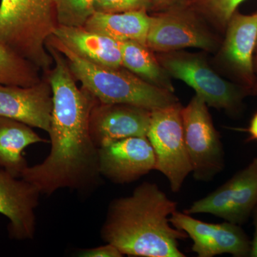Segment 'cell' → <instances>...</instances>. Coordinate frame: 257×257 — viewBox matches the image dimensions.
I'll list each match as a JSON object with an SVG mask.
<instances>
[{"label":"cell","mask_w":257,"mask_h":257,"mask_svg":"<svg viewBox=\"0 0 257 257\" xmlns=\"http://www.w3.org/2000/svg\"><path fill=\"white\" fill-rule=\"evenodd\" d=\"M52 57L50 154L41 163L28 166L21 178L47 195L61 189L86 192L97 186L101 177L98 148L89 133V116L97 100L79 89L62 54L54 52Z\"/></svg>","instance_id":"obj_1"},{"label":"cell","mask_w":257,"mask_h":257,"mask_svg":"<svg viewBox=\"0 0 257 257\" xmlns=\"http://www.w3.org/2000/svg\"><path fill=\"white\" fill-rule=\"evenodd\" d=\"M177 207V203L156 184L144 182L131 195L111 203L101 228V239L114 245L123 255L184 257L179 241L188 236L170 221Z\"/></svg>","instance_id":"obj_2"},{"label":"cell","mask_w":257,"mask_h":257,"mask_svg":"<svg viewBox=\"0 0 257 257\" xmlns=\"http://www.w3.org/2000/svg\"><path fill=\"white\" fill-rule=\"evenodd\" d=\"M47 42L65 57L74 78L99 102L132 104L151 111L178 102L173 92L153 85L130 71L84 60L53 35Z\"/></svg>","instance_id":"obj_3"},{"label":"cell","mask_w":257,"mask_h":257,"mask_svg":"<svg viewBox=\"0 0 257 257\" xmlns=\"http://www.w3.org/2000/svg\"><path fill=\"white\" fill-rule=\"evenodd\" d=\"M55 22V0L0 1V42L40 70H50L54 64L46 43Z\"/></svg>","instance_id":"obj_4"},{"label":"cell","mask_w":257,"mask_h":257,"mask_svg":"<svg viewBox=\"0 0 257 257\" xmlns=\"http://www.w3.org/2000/svg\"><path fill=\"white\" fill-rule=\"evenodd\" d=\"M182 108L177 102L152 110L147 135L155 153V170L167 177L175 193L192 170L184 140Z\"/></svg>","instance_id":"obj_5"},{"label":"cell","mask_w":257,"mask_h":257,"mask_svg":"<svg viewBox=\"0 0 257 257\" xmlns=\"http://www.w3.org/2000/svg\"><path fill=\"white\" fill-rule=\"evenodd\" d=\"M184 140L193 177L209 182L224 170V152L205 101L195 95L182 108Z\"/></svg>","instance_id":"obj_6"},{"label":"cell","mask_w":257,"mask_h":257,"mask_svg":"<svg viewBox=\"0 0 257 257\" xmlns=\"http://www.w3.org/2000/svg\"><path fill=\"white\" fill-rule=\"evenodd\" d=\"M158 61L167 74L192 87L208 106L230 113L241 109L244 92L221 77L200 57L167 52L162 53Z\"/></svg>","instance_id":"obj_7"},{"label":"cell","mask_w":257,"mask_h":257,"mask_svg":"<svg viewBox=\"0 0 257 257\" xmlns=\"http://www.w3.org/2000/svg\"><path fill=\"white\" fill-rule=\"evenodd\" d=\"M256 206L257 157L215 191L193 203L184 213L209 214L240 226Z\"/></svg>","instance_id":"obj_8"},{"label":"cell","mask_w":257,"mask_h":257,"mask_svg":"<svg viewBox=\"0 0 257 257\" xmlns=\"http://www.w3.org/2000/svg\"><path fill=\"white\" fill-rule=\"evenodd\" d=\"M190 8H177L151 16L147 47L160 53L184 48L211 50L215 41Z\"/></svg>","instance_id":"obj_9"},{"label":"cell","mask_w":257,"mask_h":257,"mask_svg":"<svg viewBox=\"0 0 257 257\" xmlns=\"http://www.w3.org/2000/svg\"><path fill=\"white\" fill-rule=\"evenodd\" d=\"M170 221L192 240V251L199 257L224 253L235 257L250 256L251 242L239 225L229 221L221 224L204 222L177 210L170 216Z\"/></svg>","instance_id":"obj_10"},{"label":"cell","mask_w":257,"mask_h":257,"mask_svg":"<svg viewBox=\"0 0 257 257\" xmlns=\"http://www.w3.org/2000/svg\"><path fill=\"white\" fill-rule=\"evenodd\" d=\"M152 111L127 104L96 101L89 116V133L98 149L134 137H147Z\"/></svg>","instance_id":"obj_11"},{"label":"cell","mask_w":257,"mask_h":257,"mask_svg":"<svg viewBox=\"0 0 257 257\" xmlns=\"http://www.w3.org/2000/svg\"><path fill=\"white\" fill-rule=\"evenodd\" d=\"M101 176L116 184L135 182L155 170L153 148L147 137H134L98 149Z\"/></svg>","instance_id":"obj_12"},{"label":"cell","mask_w":257,"mask_h":257,"mask_svg":"<svg viewBox=\"0 0 257 257\" xmlns=\"http://www.w3.org/2000/svg\"><path fill=\"white\" fill-rule=\"evenodd\" d=\"M41 193L33 184L0 170V214L9 220L10 236L32 239L36 231L35 210Z\"/></svg>","instance_id":"obj_13"},{"label":"cell","mask_w":257,"mask_h":257,"mask_svg":"<svg viewBox=\"0 0 257 257\" xmlns=\"http://www.w3.org/2000/svg\"><path fill=\"white\" fill-rule=\"evenodd\" d=\"M52 91L48 80L29 87L0 84V116L50 132Z\"/></svg>","instance_id":"obj_14"},{"label":"cell","mask_w":257,"mask_h":257,"mask_svg":"<svg viewBox=\"0 0 257 257\" xmlns=\"http://www.w3.org/2000/svg\"><path fill=\"white\" fill-rule=\"evenodd\" d=\"M227 25L223 55L238 77L252 89L256 79L253 54L257 45V13L245 15L236 12Z\"/></svg>","instance_id":"obj_15"},{"label":"cell","mask_w":257,"mask_h":257,"mask_svg":"<svg viewBox=\"0 0 257 257\" xmlns=\"http://www.w3.org/2000/svg\"><path fill=\"white\" fill-rule=\"evenodd\" d=\"M53 36L84 60L99 65L119 68L121 64L119 42L84 28L57 25Z\"/></svg>","instance_id":"obj_16"},{"label":"cell","mask_w":257,"mask_h":257,"mask_svg":"<svg viewBox=\"0 0 257 257\" xmlns=\"http://www.w3.org/2000/svg\"><path fill=\"white\" fill-rule=\"evenodd\" d=\"M147 10L120 13L95 12L84 28L114 39L119 42H137L147 46L151 16Z\"/></svg>","instance_id":"obj_17"},{"label":"cell","mask_w":257,"mask_h":257,"mask_svg":"<svg viewBox=\"0 0 257 257\" xmlns=\"http://www.w3.org/2000/svg\"><path fill=\"white\" fill-rule=\"evenodd\" d=\"M32 128L17 120L0 116V167L18 178L28 167L23 155L25 148L47 142Z\"/></svg>","instance_id":"obj_18"},{"label":"cell","mask_w":257,"mask_h":257,"mask_svg":"<svg viewBox=\"0 0 257 257\" xmlns=\"http://www.w3.org/2000/svg\"><path fill=\"white\" fill-rule=\"evenodd\" d=\"M122 67L146 82L174 92L167 72L145 45L137 42H119Z\"/></svg>","instance_id":"obj_19"},{"label":"cell","mask_w":257,"mask_h":257,"mask_svg":"<svg viewBox=\"0 0 257 257\" xmlns=\"http://www.w3.org/2000/svg\"><path fill=\"white\" fill-rule=\"evenodd\" d=\"M39 69L0 42V84L29 87L41 82Z\"/></svg>","instance_id":"obj_20"},{"label":"cell","mask_w":257,"mask_h":257,"mask_svg":"<svg viewBox=\"0 0 257 257\" xmlns=\"http://www.w3.org/2000/svg\"><path fill=\"white\" fill-rule=\"evenodd\" d=\"M95 0H55L57 25L82 28L95 13Z\"/></svg>","instance_id":"obj_21"},{"label":"cell","mask_w":257,"mask_h":257,"mask_svg":"<svg viewBox=\"0 0 257 257\" xmlns=\"http://www.w3.org/2000/svg\"><path fill=\"white\" fill-rule=\"evenodd\" d=\"M245 0H195L191 8L211 20L226 26L240 4Z\"/></svg>","instance_id":"obj_22"},{"label":"cell","mask_w":257,"mask_h":257,"mask_svg":"<svg viewBox=\"0 0 257 257\" xmlns=\"http://www.w3.org/2000/svg\"><path fill=\"white\" fill-rule=\"evenodd\" d=\"M95 12L120 13L135 10H151L152 0H95Z\"/></svg>","instance_id":"obj_23"},{"label":"cell","mask_w":257,"mask_h":257,"mask_svg":"<svg viewBox=\"0 0 257 257\" xmlns=\"http://www.w3.org/2000/svg\"><path fill=\"white\" fill-rule=\"evenodd\" d=\"M83 257H121L123 256L121 251L114 245L106 243L103 246L88 248L79 253Z\"/></svg>","instance_id":"obj_24"},{"label":"cell","mask_w":257,"mask_h":257,"mask_svg":"<svg viewBox=\"0 0 257 257\" xmlns=\"http://www.w3.org/2000/svg\"><path fill=\"white\" fill-rule=\"evenodd\" d=\"M195 0H152L151 10L157 13L177 8H190Z\"/></svg>","instance_id":"obj_25"},{"label":"cell","mask_w":257,"mask_h":257,"mask_svg":"<svg viewBox=\"0 0 257 257\" xmlns=\"http://www.w3.org/2000/svg\"><path fill=\"white\" fill-rule=\"evenodd\" d=\"M246 131L249 135L248 141H257V112L253 114L250 121L249 126Z\"/></svg>","instance_id":"obj_26"},{"label":"cell","mask_w":257,"mask_h":257,"mask_svg":"<svg viewBox=\"0 0 257 257\" xmlns=\"http://www.w3.org/2000/svg\"><path fill=\"white\" fill-rule=\"evenodd\" d=\"M253 212H254L255 233L253 241H251V252L249 256L257 257V206Z\"/></svg>","instance_id":"obj_27"},{"label":"cell","mask_w":257,"mask_h":257,"mask_svg":"<svg viewBox=\"0 0 257 257\" xmlns=\"http://www.w3.org/2000/svg\"><path fill=\"white\" fill-rule=\"evenodd\" d=\"M254 69H255V73L257 75V52L256 53V57L254 58ZM252 89H254V92L256 93L257 94V83L254 84Z\"/></svg>","instance_id":"obj_28"},{"label":"cell","mask_w":257,"mask_h":257,"mask_svg":"<svg viewBox=\"0 0 257 257\" xmlns=\"http://www.w3.org/2000/svg\"><path fill=\"white\" fill-rule=\"evenodd\" d=\"M256 52H257V45H256Z\"/></svg>","instance_id":"obj_29"}]
</instances>
